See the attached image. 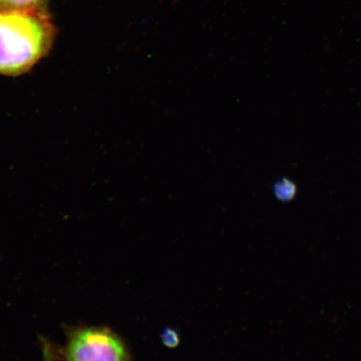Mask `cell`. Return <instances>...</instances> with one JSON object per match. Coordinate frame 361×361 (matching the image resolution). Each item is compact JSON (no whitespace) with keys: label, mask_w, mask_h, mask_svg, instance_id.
Here are the masks:
<instances>
[{"label":"cell","mask_w":361,"mask_h":361,"mask_svg":"<svg viewBox=\"0 0 361 361\" xmlns=\"http://www.w3.org/2000/svg\"><path fill=\"white\" fill-rule=\"evenodd\" d=\"M53 40L42 8L0 6V75L25 74L47 56Z\"/></svg>","instance_id":"6da1fadb"},{"label":"cell","mask_w":361,"mask_h":361,"mask_svg":"<svg viewBox=\"0 0 361 361\" xmlns=\"http://www.w3.org/2000/svg\"><path fill=\"white\" fill-rule=\"evenodd\" d=\"M66 361H133L126 343L106 327L70 329L64 350Z\"/></svg>","instance_id":"7a4b0ae2"},{"label":"cell","mask_w":361,"mask_h":361,"mask_svg":"<svg viewBox=\"0 0 361 361\" xmlns=\"http://www.w3.org/2000/svg\"><path fill=\"white\" fill-rule=\"evenodd\" d=\"M274 192L279 200L288 202L295 197L296 187L291 180L282 179L274 184Z\"/></svg>","instance_id":"3957f363"},{"label":"cell","mask_w":361,"mask_h":361,"mask_svg":"<svg viewBox=\"0 0 361 361\" xmlns=\"http://www.w3.org/2000/svg\"><path fill=\"white\" fill-rule=\"evenodd\" d=\"M161 341L166 348L175 349L180 343V334L173 327H166L161 334Z\"/></svg>","instance_id":"277c9868"},{"label":"cell","mask_w":361,"mask_h":361,"mask_svg":"<svg viewBox=\"0 0 361 361\" xmlns=\"http://www.w3.org/2000/svg\"><path fill=\"white\" fill-rule=\"evenodd\" d=\"M47 0H0V6L11 8H42Z\"/></svg>","instance_id":"5b68a950"},{"label":"cell","mask_w":361,"mask_h":361,"mask_svg":"<svg viewBox=\"0 0 361 361\" xmlns=\"http://www.w3.org/2000/svg\"><path fill=\"white\" fill-rule=\"evenodd\" d=\"M42 348L43 361H57L55 350H54L53 347L49 344V342L44 341Z\"/></svg>","instance_id":"8992f818"}]
</instances>
